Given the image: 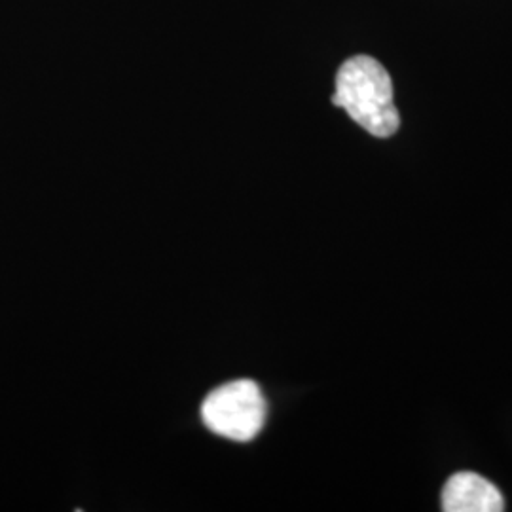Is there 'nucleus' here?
Wrapping results in <instances>:
<instances>
[{
    "label": "nucleus",
    "mask_w": 512,
    "mask_h": 512,
    "mask_svg": "<svg viewBox=\"0 0 512 512\" xmlns=\"http://www.w3.org/2000/svg\"><path fill=\"white\" fill-rule=\"evenodd\" d=\"M332 105L346 110L353 122L380 139L395 135L401 126L391 76L368 55H355L340 67Z\"/></svg>",
    "instance_id": "obj_1"
},
{
    "label": "nucleus",
    "mask_w": 512,
    "mask_h": 512,
    "mask_svg": "<svg viewBox=\"0 0 512 512\" xmlns=\"http://www.w3.org/2000/svg\"><path fill=\"white\" fill-rule=\"evenodd\" d=\"M442 511L501 512L505 499L497 486L476 473H456L442 488Z\"/></svg>",
    "instance_id": "obj_3"
},
{
    "label": "nucleus",
    "mask_w": 512,
    "mask_h": 512,
    "mask_svg": "<svg viewBox=\"0 0 512 512\" xmlns=\"http://www.w3.org/2000/svg\"><path fill=\"white\" fill-rule=\"evenodd\" d=\"M266 399L251 380L220 385L202 404L203 423L224 439L249 442L266 423Z\"/></svg>",
    "instance_id": "obj_2"
}]
</instances>
